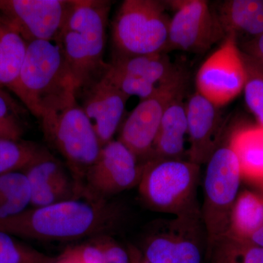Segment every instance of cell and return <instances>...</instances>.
<instances>
[{"mask_svg":"<svg viewBox=\"0 0 263 263\" xmlns=\"http://www.w3.org/2000/svg\"><path fill=\"white\" fill-rule=\"evenodd\" d=\"M119 216V209L108 200L76 199L32 207L0 219V231L24 239L70 241L108 235L117 226Z\"/></svg>","mask_w":263,"mask_h":263,"instance_id":"obj_1","label":"cell"},{"mask_svg":"<svg viewBox=\"0 0 263 263\" xmlns=\"http://www.w3.org/2000/svg\"><path fill=\"white\" fill-rule=\"evenodd\" d=\"M112 4L109 0H72L55 39L70 69L76 92L101 79L108 68L104 52Z\"/></svg>","mask_w":263,"mask_h":263,"instance_id":"obj_2","label":"cell"},{"mask_svg":"<svg viewBox=\"0 0 263 263\" xmlns=\"http://www.w3.org/2000/svg\"><path fill=\"white\" fill-rule=\"evenodd\" d=\"M76 87L60 46L54 41L27 45L14 94L38 119L76 98Z\"/></svg>","mask_w":263,"mask_h":263,"instance_id":"obj_3","label":"cell"},{"mask_svg":"<svg viewBox=\"0 0 263 263\" xmlns=\"http://www.w3.org/2000/svg\"><path fill=\"white\" fill-rule=\"evenodd\" d=\"M167 8L160 0L123 2L112 22L113 57L167 53Z\"/></svg>","mask_w":263,"mask_h":263,"instance_id":"obj_4","label":"cell"},{"mask_svg":"<svg viewBox=\"0 0 263 263\" xmlns=\"http://www.w3.org/2000/svg\"><path fill=\"white\" fill-rule=\"evenodd\" d=\"M40 120L45 138L65 159L82 195L85 178L102 148L92 124L76 98Z\"/></svg>","mask_w":263,"mask_h":263,"instance_id":"obj_5","label":"cell"},{"mask_svg":"<svg viewBox=\"0 0 263 263\" xmlns=\"http://www.w3.org/2000/svg\"><path fill=\"white\" fill-rule=\"evenodd\" d=\"M139 192L153 210L181 215L198 209L196 191L200 166L189 160L142 162Z\"/></svg>","mask_w":263,"mask_h":263,"instance_id":"obj_6","label":"cell"},{"mask_svg":"<svg viewBox=\"0 0 263 263\" xmlns=\"http://www.w3.org/2000/svg\"><path fill=\"white\" fill-rule=\"evenodd\" d=\"M206 164L201 214L208 252L215 242L228 234L242 175L238 158L228 144L218 147Z\"/></svg>","mask_w":263,"mask_h":263,"instance_id":"obj_7","label":"cell"},{"mask_svg":"<svg viewBox=\"0 0 263 263\" xmlns=\"http://www.w3.org/2000/svg\"><path fill=\"white\" fill-rule=\"evenodd\" d=\"M188 81V72L179 67L171 79L157 85L152 96L141 100L122 124L118 141L138 162L149 160L164 111L178 95L186 91Z\"/></svg>","mask_w":263,"mask_h":263,"instance_id":"obj_8","label":"cell"},{"mask_svg":"<svg viewBox=\"0 0 263 263\" xmlns=\"http://www.w3.org/2000/svg\"><path fill=\"white\" fill-rule=\"evenodd\" d=\"M207 235L197 209L155 226L144 245L143 257L149 263H201Z\"/></svg>","mask_w":263,"mask_h":263,"instance_id":"obj_9","label":"cell"},{"mask_svg":"<svg viewBox=\"0 0 263 263\" xmlns=\"http://www.w3.org/2000/svg\"><path fill=\"white\" fill-rule=\"evenodd\" d=\"M174 10L170 22L167 53H203L227 37L219 19L205 0L165 1Z\"/></svg>","mask_w":263,"mask_h":263,"instance_id":"obj_10","label":"cell"},{"mask_svg":"<svg viewBox=\"0 0 263 263\" xmlns=\"http://www.w3.org/2000/svg\"><path fill=\"white\" fill-rule=\"evenodd\" d=\"M246 68L236 37L228 34L221 46L205 60L195 78L197 92L221 108L243 91Z\"/></svg>","mask_w":263,"mask_h":263,"instance_id":"obj_11","label":"cell"},{"mask_svg":"<svg viewBox=\"0 0 263 263\" xmlns=\"http://www.w3.org/2000/svg\"><path fill=\"white\" fill-rule=\"evenodd\" d=\"M143 164L119 141L103 146L85 178L83 195L91 201H107L113 196L139 184Z\"/></svg>","mask_w":263,"mask_h":263,"instance_id":"obj_12","label":"cell"},{"mask_svg":"<svg viewBox=\"0 0 263 263\" xmlns=\"http://www.w3.org/2000/svg\"><path fill=\"white\" fill-rule=\"evenodd\" d=\"M72 0H0V15L27 44L54 41Z\"/></svg>","mask_w":263,"mask_h":263,"instance_id":"obj_13","label":"cell"},{"mask_svg":"<svg viewBox=\"0 0 263 263\" xmlns=\"http://www.w3.org/2000/svg\"><path fill=\"white\" fill-rule=\"evenodd\" d=\"M76 98L90 122L100 145L113 141L122 124L129 97L117 89L105 77L76 92Z\"/></svg>","mask_w":263,"mask_h":263,"instance_id":"obj_14","label":"cell"},{"mask_svg":"<svg viewBox=\"0 0 263 263\" xmlns=\"http://www.w3.org/2000/svg\"><path fill=\"white\" fill-rule=\"evenodd\" d=\"M221 108L195 91L186 102L188 160L201 165L207 163L216 148L224 129Z\"/></svg>","mask_w":263,"mask_h":263,"instance_id":"obj_15","label":"cell"},{"mask_svg":"<svg viewBox=\"0 0 263 263\" xmlns=\"http://www.w3.org/2000/svg\"><path fill=\"white\" fill-rule=\"evenodd\" d=\"M185 93L178 95L166 108L149 160H183L188 133Z\"/></svg>","mask_w":263,"mask_h":263,"instance_id":"obj_16","label":"cell"},{"mask_svg":"<svg viewBox=\"0 0 263 263\" xmlns=\"http://www.w3.org/2000/svg\"><path fill=\"white\" fill-rule=\"evenodd\" d=\"M213 10L227 36L234 34L237 41L240 36L249 41L263 33V0H226Z\"/></svg>","mask_w":263,"mask_h":263,"instance_id":"obj_17","label":"cell"},{"mask_svg":"<svg viewBox=\"0 0 263 263\" xmlns=\"http://www.w3.org/2000/svg\"><path fill=\"white\" fill-rule=\"evenodd\" d=\"M234 152L242 176L263 179V127L249 126L233 132L228 142Z\"/></svg>","mask_w":263,"mask_h":263,"instance_id":"obj_18","label":"cell"},{"mask_svg":"<svg viewBox=\"0 0 263 263\" xmlns=\"http://www.w3.org/2000/svg\"><path fill=\"white\" fill-rule=\"evenodd\" d=\"M27 43L0 15V84L15 92Z\"/></svg>","mask_w":263,"mask_h":263,"instance_id":"obj_19","label":"cell"},{"mask_svg":"<svg viewBox=\"0 0 263 263\" xmlns=\"http://www.w3.org/2000/svg\"><path fill=\"white\" fill-rule=\"evenodd\" d=\"M110 65L156 85L168 80L179 67L171 62L167 53L113 57Z\"/></svg>","mask_w":263,"mask_h":263,"instance_id":"obj_20","label":"cell"},{"mask_svg":"<svg viewBox=\"0 0 263 263\" xmlns=\"http://www.w3.org/2000/svg\"><path fill=\"white\" fill-rule=\"evenodd\" d=\"M263 226V200L249 192L238 196L230 216L228 235L243 240Z\"/></svg>","mask_w":263,"mask_h":263,"instance_id":"obj_21","label":"cell"},{"mask_svg":"<svg viewBox=\"0 0 263 263\" xmlns=\"http://www.w3.org/2000/svg\"><path fill=\"white\" fill-rule=\"evenodd\" d=\"M32 190L24 172L0 175V219L17 215L31 205Z\"/></svg>","mask_w":263,"mask_h":263,"instance_id":"obj_22","label":"cell"},{"mask_svg":"<svg viewBox=\"0 0 263 263\" xmlns=\"http://www.w3.org/2000/svg\"><path fill=\"white\" fill-rule=\"evenodd\" d=\"M50 154L44 147L32 142L0 140V175L25 170Z\"/></svg>","mask_w":263,"mask_h":263,"instance_id":"obj_23","label":"cell"},{"mask_svg":"<svg viewBox=\"0 0 263 263\" xmlns=\"http://www.w3.org/2000/svg\"><path fill=\"white\" fill-rule=\"evenodd\" d=\"M211 263H263V248L227 234L208 252Z\"/></svg>","mask_w":263,"mask_h":263,"instance_id":"obj_24","label":"cell"},{"mask_svg":"<svg viewBox=\"0 0 263 263\" xmlns=\"http://www.w3.org/2000/svg\"><path fill=\"white\" fill-rule=\"evenodd\" d=\"M29 110L0 87V140L22 141Z\"/></svg>","mask_w":263,"mask_h":263,"instance_id":"obj_25","label":"cell"},{"mask_svg":"<svg viewBox=\"0 0 263 263\" xmlns=\"http://www.w3.org/2000/svg\"><path fill=\"white\" fill-rule=\"evenodd\" d=\"M242 52L246 68L243 91L246 104L263 127V65L253 57Z\"/></svg>","mask_w":263,"mask_h":263,"instance_id":"obj_26","label":"cell"},{"mask_svg":"<svg viewBox=\"0 0 263 263\" xmlns=\"http://www.w3.org/2000/svg\"><path fill=\"white\" fill-rule=\"evenodd\" d=\"M57 259L0 231V263H55Z\"/></svg>","mask_w":263,"mask_h":263,"instance_id":"obj_27","label":"cell"},{"mask_svg":"<svg viewBox=\"0 0 263 263\" xmlns=\"http://www.w3.org/2000/svg\"><path fill=\"white\" fill-rule=\"evenodd\" d=\"M103 77L129 98L137 96L141 100H145L152 96L157 89L156 85L138 76L119 70L110 63Z\"/></svg>","mask_w":263,"mask_h":263,"instance_id":"obj_28","label":"cell"},{"mask_svg":"<svg viewBox=\"0 0 263 263\" xmlns=\"http://www.w3.org/2000/svg\"><path fill=\"white\" fill-rule=\"evenodd\" d=\"M91 242L101 250L108 263H131L129 251L124 250L110 235L95 237Z\"/></svg>","mask_w":263,"mask_h":263,"instance_id":"obj_29","label":"cell"},{"mask_svg":"<svg viewBox=\"0 0 263 263\" xmlns=\"http://www.w3.org/2000/svg\"><path fill=\"white\" fill-rule=\"evenodd\" d=\"M62 254L78 263H108L101 250L91 241L69 247Z\"/></svg>","mask_w":263,"mask_h":263,"instance_id":"obj_30","label":"cell"},{"mask_svg":"<svg viewBox=\"0 0 263 263\" xmlns=\"http://www.w3.org/2000/svg\"><path fill=\"white\" fill-rule=\"evenodd\" d=\"M240 49L263 65V33L252 41L242 43Z\"/></svg>","mask_w":263,"mask_h":263,"instance_id":"obj_31","label":"cell"},{"mask_svg":"<svg viewBox=\"0 0 263 263\" xmlns=\"http://www.w3.org/2000/svg\"><path fill=\"white\" fill-rule=\"evenodd\" d=\"M249 241L257 247L263 248V226L250 237Z\"/></svg>","mask_w":263,"mask_h":263,"instance_id":"obj_32","label":"cell"},{"mask_svg":"<svg viewBox=\"0 0 263 263\" xmlns=\"http://www.w3.org/2000/svg\"><path fill=\"white\" fill-rule=\"evenodd\" d=\"M129 253L130 256L131 263H149L147 262L144 257L140 255L135 249H129Z\"/></svg>","mask_w":263,"mask_h":263,"instance_id":"obj_33","label":"cell"},{"mask_svg":"<svg viewBox=\"0 0 263 263\" xmlns=\"http://www.w3.org/2000/svg\"><path fill=\"white\" fill-rule=\"evenodd\" d=\"M55 263H78L76 262L75 260L71 259L70 257H67V256L64 255V254H62L60 257H59L57 259L56 262Z\"/></svg>","mask_w":263,"mask_h":263,"instance_id":"obj_34","label":"cell"},{"mask_svg":"<svg viewBox=\"0 0 263 263\" xmlns=\"http://www.w3.org/2000/svg\"><path fill=\"white\" fill-rule=\"evenodd\" d=\"M0 87H3V86H2V84H0ZM3 88H4V87H3Z\"/></svg>","mask_w":263,"mask_h":263,"instance_id":"obj_35","label":"cell"}]
</instances>
